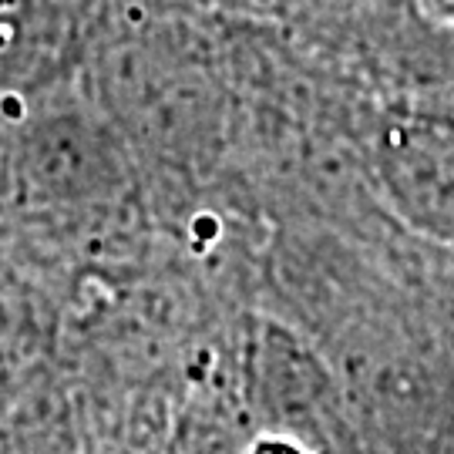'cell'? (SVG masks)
I'll list each match as a JSON object with an SVG mask.
<instances>
[{
	"mask_svg": "<svg viewBox=\"0 0 454 454\" xmlns=\"http://www.w3.org/2000/svg\"><path fill=\"white\" fill-rule=\"evenodd\" d=\"M0 454H84L82 407L67 380L44 373L0 411Z\"/></svg>",
	"mask_w": 454,
	"mask_h": 454,
	"instance_id": "cell-1",
	"label": "cell"
}]
</instances>
